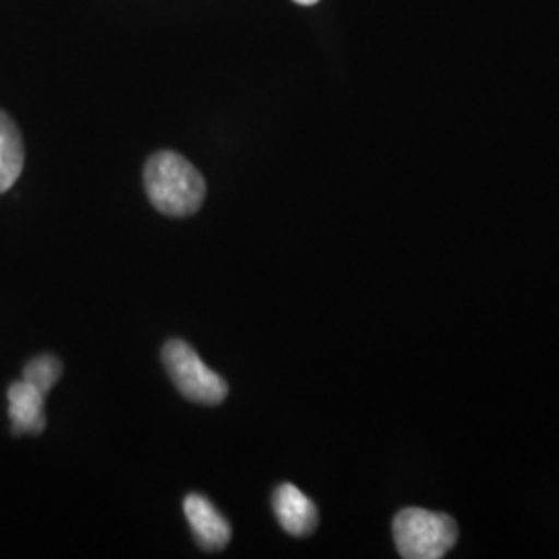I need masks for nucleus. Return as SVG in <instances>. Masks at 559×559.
Masks as SVG:
<instances>
[{
	"instance_id": "1",
	"label": "nucleus",
	"mask_w": 559,
	"mask_h": 559,
	"mask_svg": "<svg viewBox=\"0 0 559 559\" xmlns=\"http://www.w3.org/2000/svg\"><path fill=\"white\" fill-rule=\"evenodd\" d=\"M143 182L152 205L173 218L195 214L207 191L200 170L177 152L154 154L145 164Z\"/></svg>"
},
{
	"instance_id": "2",
	"label": "nucleus",
	"mask_w": 559,
	"mask_h": 559,
	"mask_svg": "<svg viewBox=\"0 0 559 559\" xmlns=\"http://www.w3.org/2000/svg\"><path fill=\"white\" fill-rule=\"evenodd\" d=\"M392 531L399 554L406 559L443 558L459 540V526L452 516L423 508L399 512Z\"/></svg>"
},
{
	"instance_id": "3",
	"label": "nucleus",
	"mask_w": 559,
	"mask_h": 559,
	"mask_svg": "<svg viewBox=\"0 0 559 559\" xmlns=\"http://www.w3.org/2000/svg\"><path fill=\"white\" fill-rule=\"evenodd\" d=\"M162 362L185 399L216 406L228 396L226 380L212 371L187 342H166L162 348Z\"/></svg>"
},
{
	"instance_id": "4",
	"label": "nucleus",
	"mask_w": 559,
	"mask_h": 559,
	"mask_svg": "<svg viewBox=\"0 0 559 559\" xmlns=\"http://www.w3.org/2000/svg\"><path fill=\"white\" fill-rule=\"evenodd\" d=\"M185 516L195 535V540L205 551H221L233 537L228 520L212 506V501L200 493H191L185 498Z\"/></svg>"
},
{
	"instance_id": "5",
	"label": "nucleus",
	"mask_w": 559,
	"mask_h": 559,
	"mask_svg": "<svg viewBox=\"0 0 559 559\" xmlns=\"http://www.w3.org/2000/svg\"><path fill=\"white\" fill-rule=\"evenodd\" d=\"M272 506L276 512L280 526L295 537H309L320 522L316 503L309 500L297 485L282 483L274 491Z\"/></svg>"
},
{
	"instance_id": "6",
	"label": "nucleus",
	"mask_w": 559,
	"mask_h": 559,
	"mask_svg": "<svg viewBox=\"0 0 559 559\" xmlns=\"http://www.w3.org/2000/svg\"><path fill=\"white\" fill-rule=\"evenodd\" d=\"M9 417L13 425L15 436H38L46 429V415H44V400L46 394H41L38 388L25 380L15 381L9 392Z\"/></svg>"
},
{
	"instance_id": "7",
	"label": "nucleus",
	"mask_w": 559,
	"mask_h": 559,
	"mask_svg": "<svg viewBox=\"0 0 559 559\" xmlns=\"http://www.w3.org/2000/svg\"><path fill=\"white\" fill-rule=\"evenodd\" d=\"M25 164V150L20 129L13 119L0 112V193L9 191L17 179Z\"/></svg>"
},
{
	"instance_id": "8",
	"label": "nucleus",
	"mask_w": 559,
	"mask_h": 559,
	"mask_svg": "<svg viewBox=\"0 0 559 559\" xmlns=\"http://www.w3.org/2000/svg\"><path fill=\"white\" fill-rule=\"evenodd\" d=\"M62 376V362L52 355H40L36 359L29 360L23 369V380L38 388L41 394H48L55 383Z\"/></svg>"
},
{
	"instance_id": "9",
	"label": "nucleus",
	"mask_w": 559,
	"mask_h": 559,
	"mask_svg": "<svg viewBox=\"0 0 559 559\" xmlns=\"http://www.w3.org/2000/svg\"><path fill=\"white\" fill-rule=\"evenodd\" d=\"M297 4H302V7H311V4H318L320 0H295Z\"/></svg>"
}]
</instances>
